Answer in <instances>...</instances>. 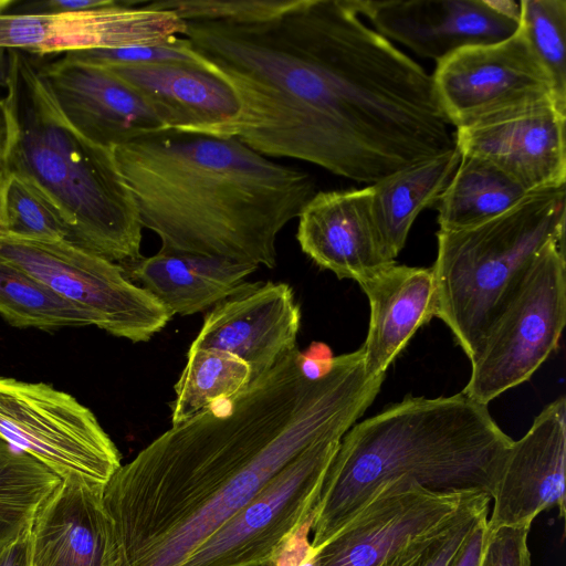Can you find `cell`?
Returning a JSON list of instances; mask_svg holds the SVG:
<instances>
[{
  "label": "cell",
  "mask_w": 566,
  "mask_h": 566,
  "mask_svg": "<svg viewBox=\"0 0 566 566\" xmlns=\"http://www.w3.org/2000/svg\"><path fill=\"white\" fill-rule=\"evenodd\" d=\"M185 36L235 91L231 137L373 185L455 148L432 76L357 0H182Z\"/></svg>",
  "instance_id": "obj_1"
},
{
  "label": "cell",
  "mask_w": 566,
  "mask_h": 566,
  "mask_svg": "<svg viewBox=\"0 0 566 566\" xmlns=\"http://www.w3.org/2000/svg\"><path fill=\"white\" fill-rule=\"evenodd\" d=\"M384 379L365 375L360 348L310 379L296 347L238 395L172 426L105 485L120 566H181L304 450L340 439Z\"/></svg>",
  "instance_id": "obj_2"
},
{
  "label": "cell",
  "mask_w": 566,
  "mask_h": 566,
  "mask_svg": "<svg viewBox=\"0 0 566 566\" xmlns=\"http://www.w3.org/2000/svg\"><path fill=\"white\" fill-rule=\"evenodd\" d=\"M161 251L276 264V240L317 192L313 176L234 137L166 129L112 148Z\"/></svg>",
  "instance_id": "obj_3"
},
{
  "label": "cell",
  "mask_w": 566,
  "mask_h": 566,
  "mask_svg": "<svg viewBox=\"0 0 566 566\" xmlns=\"http://www.w3.org/2000/svg\"><path fill=\"white\" fill-rule=\"evenodd\" d=\"M513 441L488 405L462 391L438 398L406 396L342 437L314 509L313 547L317 552L396 480L492 496Z\"/></svg>",
  "instance_id": "obj_4"
},
{
  "label": "cell",
  "mask_w": 566,
  "mask_h": 566,
  "mask_svg": "<svg viewBox=\"0 0 566 566\" xmlns=\"http://www.w3.org/2000/svg\"><path fill=\"white\" fill-rule=\"evenodd\" d=\"M6 99L13 138L6 160L62 218L71 243L122 264L142 258L136 201L111 148L94 144L65 117L41 65L9 50Z\"/></svg>",
  "instance_id": "obj_5"
},
{
  "label": "cell",
  "mask_w": 566,
  "mask_h": 566,
  "mask_svg": "<svg viewBox=\"0 0 566 566\" xmlns=\"http://www.w3.org/2000/svg\"><path fill=\"white\" fill-rule=\"evenodd\" d=\"M565 186L526 195L510 210L461 230L437 232L436 316L469 359L539 252L565 240Z\"/></svg>",
  "instance_id": "obj_6"
},
{
  "label": "cell",
  "mask_w": 566,
  "mask_h": 566,
  "mask_svg": "<svg viewBox=\"0 0 566 566\" xmlns=\"http://www.w3.org/2000/svg\"><path fill=\"white\" fill-rule=\"evenodd\" d=\"M564 243L539 252L483 335L462 390L473 400L488 405L525 382L557 349L566 323Z\"/></svg>",
  "instance_id": "obj_7"
},
{
  "label": "cell",
  "mask_w": 566,
  "mask_h": 566,
  "mask_svg": "<svg viewBox=\"0 0 566 566\" xmlns=\"http://www.w3.org/2000/svg\"><path fill=\"white\" fill-rule=\"evenodd\" d=\"M0 258L90 313L95 326L114 336L147 342L174 316L153 294L134 284L118 263L69 241L0 235Z\"/></svg>",
  "instance_id": "obj_8"
},
{
  "label": "cell",
  "mask_w": 566,
  "mask_h": 566,
  "mask_svg": "<svg viewBox=\"0 0 566 566\" xmlns=\"http://www.w3.org/2000/svg\"><path fill=\"white\" fill-rule=\"evenodd\" d=\"M431 76L441 109L455 129L547 105L566 113L521 23L502 41L455 51L437 63Z\"/></svg>",
  "instance_id": "obj_9"
},
{
  "label": "cell",
  "mask_w": 566,
  "mask_h": 566,
  "mask_svg": "<svg viewBox=\"0 0 566 566\" xmlns=\"http://www.w3.org/2000/svg\"><path fill=\"white\" fill-rule=\"evenodd\" d=\"M0 436L61 479L105 486L122 465L94 413L42 382L0 377Z\"/></svg>",
  "instance_id": "obj_10"
},
{
  "label": "cell",
  "mask_w": 566,
  "mask_h": 566,
  "mask_svg": "<svg viewBox=\"0 0 566 566\" xmlns=\"http://www.w3.org/2000/svg\"><path fill=\"white\" fill-rule=\"evenodd\" d=\"M340 439L322 440L304 450L181 566H263L281 542L314 514Z\"/></svg>",
  "instance_id": "obj_11"
},
{
  "label": "cell",
  "mask_w": 566,
  "mask_h": 566,
  "mask_svg": "<svg viewBox=\"0 0 566 566\" xmlns=\"http://www.w3.org/2000/svg\"><path fill=\"white\" fill-rule=\"evenodd\" d=\"M478 492L432 491L408 480L385 484L318 551V566H378L448 524Z\"/></svg>",
  "instance_id": "obj_12"
},
{
  "label": "cell",
  "mask_w": 566,
  "mask_h": 566,
  "mask_svg": "<svg viewBox=\"0 0 566 566\" xmlns=\"http://www.w3.org/2000/svg\"><path fill=\"white\" fill-rule=\"evenodd\" d=\"M186 22L146 2L115 1L93 10L59 14L0 15V48L44 55L91 49L155 44L182 36Z\"/></svg>",
  "instance_id": "obj_13"
},
{
  "label": "cell",
  "mask_w": 566,
  "mask_h": 566,
  "mask_svg": "<svg viewBox=\"0 0 566 566\" xmlns=\"http://www.w3.org/2000/svg\"><path fill=\"white\" fill-rule=\"evenodd\" d=\"M566 399L558 397L513 441L494 486L486 531L531 526L542 512L565 515Z\"/></svg>",
  "instance_id": "obj_14"
},
{
  "label": "cell",
  "mask_w": 566,
  "mask_h": 566,
  "mask_svg": "<svg viewBox=\"0 0 566 566\" xmlns=\"http://www.w3.org/2000/svg\"><path fill=\"white\" fill-rule=\"evenodd\" d=\"M301 310L286 283H249L217 303L189 349L214 348L245 361L251 381L296 348Z\"/></svg>",
  "instance_id": "obj_15"
},
{
  "label": "cell",
  "mask_w": 566,
  "mask_h": 566,
  "mask_svg": "<svg viewBox=\"0 0 566 566\" xmlns=\"http://www.w3.org/2000/svg\"><path fill=\"white\" fill-rule=\"evenodd\" d=\"M357 7L379 34L437 63L460 49L502 41L520 25L485 0H357Z\"/></svg>",
  "instance_id": "obj_16"
},
{
  "label": "cell",
  "mask_w": 566,
  "mask_h": 566,
  "mask_svg": "<svg viewBox=\"0 0 566 566\" xmlns=\"http://www.w3.org/2000/svg\"><path fill=\"white\" fill-rule=\"evenodd\" d=\"M41 71L65 117L96 145L112 149L167 129L151 105L105 67L64 55Z\"/></svg>",
  "instance_id": "obj_17"
},
{
  "label": "cell",
  "mask_w": 566,
  "mask_h": 566,
  "mask_svg": "<svg viewBox=\"0 0 566 566\" xmlns=\"http://www.w3.org/2000/svg\"><path fill=\"white\" fill-rule=\"evenodd\" d=\"M565 123L566 113L547 105L453 134L461 155L491 163L531 193L565 186Z\"/></svg>",
  "instance_id": "obj_18"
},
{
  "label": "cell",
  "mask_w": 566,
  "mask_h": 566,
  "mask_svg": "<svg viewBox=\"0 0 566 566\" xmlns=\"http://www.w3.org/2000/svg\"><path fill=\"white\" fill-rule=\"evenodd\" d=\"M104 489L80 479H62L34 520L31 566H120Z\"/></svg>",
  "instance_id": "obj_19"
},
{
  "label": "cell",
  "mask_w": 566,
  "mask_h": 566,
  "mask_svg": "<svg viewBox=\"0 0 566 566\" xmlns=\"http://www.w3.org/2000/svg\"><path fill=\"white\" fill-rule=\"evenodd\" d=\"M105 69L133 86L151 105L167 129L231 137L240 118L239 96L212 71L211 64L207 67L186 62H160Z\"/></svg>",
  "instance_id": "obj_20"
},
{
  "label": "cell",
  "mask_w": 566,
  "mask_h": 566,
  "mask_svg": "<svg viewBox=\"0 0 566 566\" xmlns=\"http://www.w3.org/2000/svg\"><path fill=\"white\" fill-rule=\"evenodd\" d=\"M302 251L338 279L363 280L394 263L382 245L371 213L370 186L317 191L298 216Z\"/></svg>",
  "instance_id": "obj_21"
},
{
  "label": "cell",
  "mask_w": 566,
  "mask_h": 566,
  "mask_svg": "<svg viewBox=\"0 0 566 566\" xmlns=\"http://www.w3.org/2000/svg\"><path fill=\"white\" fill-rule=\"evenodd\" d=\"M369 303L363 367L369 378L385 376L415 333L436 316V283L431 268L396 262L357 282Z\"/></svg>",
  "instance_id": "obj_22"
},
{
  "label": "cell",
  "mask_w": 566,
  "mask_h": 566,
  "mask_svg": "<svg viewBox=\"0 0 566 566\" xmlns=\"http://www.w3.org/2000/svg\"><path fill=\"white\" fill-rule=\"evenodd\" d=\"M174 315H192L245 287L258 266L219 256L159 250L119 264Z\"/></svg>",
  "instance_id": "obj_23"
},
{
  "label": "cell",
  "mask_w": 566,
  "mask_h": 566,
  "mask_svg": "<svg viewBox=\"0 0 566 566\" xmlns=\"http://www.w3.org/2000/svg\"><path fill=\"white\" fill-rule=\"evenodd\" d=\"M461 160L455 147L412 164L370 185L371 213L387 256L395 261L410 228L426 208H433Z\"/></svg>",
  "instance_id": "obj_24"
},
{
  "label": "cell",
  "mask_w": 566,
  "mask_h": 566,
  "mask_svg": "<svg viewBox=\"0 0 566 566\" xmlns=\"http://www.w3.org/2000/svg\"><path fill=\"white\" fill-rule=\"evenodd\" d=\"M528 195L491 163L461 155L449 185L434 205L439 230L452 231L484 223L510 210Z\"/></svg>",
  "instance_id": "obj_25"
},
{
  "label": "cell",
  "mask_w": 566,
  "mask_h": 566,
  "mask_svg": "<svg viewBox=\"0 0 566 566\" xmlns=\"http://www.w3.org/2000/svg\"><path fill=\"white\" fill-rule=\"evenodd\" d=\"M61 481L0 436V557L30 535L40 507Z\"/></svg>",
  "instance_id": "obj_26"
},
{
  "label": "cell",
  "mask_w": 566,
  "mask_h": 566,
  "mask_svg": "<svg viewBox=\"0 0 566 566\" xmlns=\"http://www.w3.org/2000/svg\"><path fill=\"white\" fill-rule=\"evenodd\" d=\"M251 382L249 365L237 356L214 349H188L187 363L175 385L171 423H182L212 403L231 398Z\"/></svg>",
  "instance_id": "obj_27"
},
{
  "label": "cell",
  "mask_w": 566,
  "mask_h": 566,
  "mask_svg": "<svg viewBox=\"0 0 566 566\" xmlns=\"http://www.w3.org/2000/svg\"><path fill=\"white\" fill-rule=\"evenodd\" d=\"M0 315L11 325L55 329L95 325L90 313L67 302L41 281L0 258Z\"/></svg>",
  "instance_id": "obj_28"
},
{
  "label": "cell",
  "mask_w": 566,
  "mask_h": 566,
  "mask_svg": "<svg viewBox=\"0 0 566 566\" xmlns=\"http://www.w3.org/2000/svg\"><path fill=\"white\" fill-rule=\"evenodd\" d=\"M491 496L473 494L444 526L407 543L378 566H453L474 526L489 516Z\"/></svg>",
  "instance_id": "obj_29"
},
{
  "label": "cell",
  "mask_w": 566,
  "mask_h": 566,
  "mask_svg": "<svg viewBox=\"0 0 566 566\" xmlns=\"http://www.w3.org/2000/svg\"><path fill=\"white\" fill-rule=\"evenodd\" d=\"M520 23L566 107V1L521 0Z\"/></svg>",
  "instance_id": "obj_30"
},
{
  "label": "cell",
  "mask_w": 566,
  "mask_h": 566,
  "mask_svg": "<svg viewBox=\"0 0 566 566\" xmlns=\"http://www.w3.org/2000/svg\"><path fill=\"white\" fill-rule=\"evenodd\" d=\"M0 235L33 241H69L71 232L59 213L30 186L10 174Z\"/></svg>",
  "instance_id": "obj_31"
},
{
  "label": "cell",
  "mask_w": 566,
  "mask_h": 566,
  "mask_svg": "<svg viewBox=\"0 0 566 566\" xmlns=\"http://www.w3.org/2000/svg\"><path fill=\"white\" fill-rule=\"evenodd\" d=\"M64 55L75 61L103 67L160 62H186L210 66L209 62L192 49L185 36H176L169 41L155 44L91 49Z\"/></svg>",
  "instance_id": "obj_32"
},
{
  "label": "cell",
  "mask_w": 566,
  "mask_h": 566,
  "mask_svg": "<svg viewBox=\"0 0 566 566\" xmlns=\"http://www.w3.org/2000/svg\"><path fill=\"white\" fill-rule=\"evenodd\" d=\"M531 526H501L486 531L481 566H532Z\"/></svg>",
  "instance_id": "obj_33"
},
{
  "label": "cell",
  "mask_w": 566,
  "mask_h": 566,
  "mask_svg": "<svg viewBox=\"0 0 566 566\" xmlns=\"http://www.w3.org/2000/svg\"><path fill=\"white\" fill-rule=\"evenodd\" d=\"M314 514L287 535L263 566H318L317 552L310 538Z\"/></svg>",
  "instance_id": "obj_34"
},
{
  "label": "cell",
  "mask_w": 566,
  "mask_h": 566,
  "mask_svg": "<svg viewBox=\"0 0 566 566\" xmlns=\"http://www.w3.org/2000/svg\"><path fill=\"white\" fill-rule=\"evenodd\" d=\"M116 0H48L25 6L19 14H59L108 7Z\"/></svg>",
  "instance_id": "obj_35"
},
{
  "label": "cell",
  "mask_w": 566,
  "mask_h": 566,
  "mask_svg": "<svg viewBox=\"0 0 566 566\" xmlns=\"http://www.w3.org/2000/svg\"><path fill=\"white\" fill-rule=\"evenodd\" d=\"M486 521L488 516L474 526L453 566H481L486 537Z\"/></svg>",
  "instance_id": "obj_36"
},
{
  "label": "cell",
  "mask_w": 566,
  "mask_h": 566,
  "mask_svg": "<svg viewBox=\"0 0 566 566\" xmlns=\"http://www.w3.org/2000/svg\"><path fill=\"white\" fill-rule=\"evenodd\" d=\"M13 119L6 97L0 98V156L7 157L13 138Z\"/></svg>",
  "instance_id": "obj_37"
},
{
  "label": "cell",
  "mask_w": 566,
  "mask_h": 566,
  "mask_svg": "<svg viewBox=\"0 0 566 566\" xmlns=\"http://www.w3.org/2000/svg\"><path fill=\"white\" fill-rule=\"evenodd\" d=\"M0 566H31L30 535L13 545L0 557Z\"/></svg>",
  "instance_id": "obj_38"
},
{
  "label": "cell",
  "mask_w": 566,
  "mask_h": 566,
  "mask_svg": "<svg viewBox=\"0 0 566 566\" xmlns=\"http://www.w3.org/2000/svg\"><path fill=\"white\" fill-rule=\"evenodd\" d=\"M486 3L499 14L520 22L521 8L520 2L512 0H485Z\"/></svg>",
  "instance_id": "obj_39"
},
{
  "label": "cell",
  "mask_w": 566,
  "mask_h": 566,
  "mask_svg": "<svg viewBox=\"0 0 566 566\" xmlns=\"http://www.w3.org/2000/svg\"><path fill=\"white\" fill-rule=\"evenodd\" d=\"M9 177L10 171L7 160L3 156H0V233L4 221V196Z\"/></svg>",
  "instance_id": "obj_40"
},
{
  "label": "cell",
  "mask_w": 566,
  "mask_h": 566,
  "mask_svg": "<svg viewBox=\"0 0 566 566\" xmlns=\"http://www.w3.org/2000/svg\"><path fill=\"white\" fill-rule=\"evenodd\" d=\"M11 57L10 51L0 48V87H7L10 78Z\"/></svg>",
  "instance_id": "obj_41"
},
{
  "label": "cell",
  "mask_w": 566,
  "mask_h": 566,
  "mask_svg": "<svg viewBox=\"0 0 566 566\" xmlns=\"http://www.w3.org/2000/svg\"><path fill=\"white\" fill-rule=\"evenodd\" d=\"M15 0H0V15L4 14V11L10 8Z\"/></svg>",
  "instance_id": "obj_42"
}]
</instances>
